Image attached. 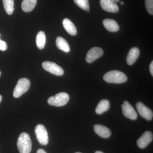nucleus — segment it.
I'll use <instances>...</instances> for the list:
<instances>
[{
	"mask_svg": "<svg viewBox=\"0 0 153 153\" xmlns=\"http://www.w3.org/2000/svg\"><path fill=\"white\" fill-rule=\"evenodd\" d=\"M123 113L124 115L132 120H135L137 118V114L132 106L128 101H125L122 105Z\"/></svg>",
	"mask_w": 153,
	"mask_h": 153,
	"instance_id": "0eeeda50",
	"label": "nucleus"
},
{
	"mask_svg": "<svg viewBox=\"0 0 153 153\" xmlns=\"http://www.w3.org/2000/svg\"><path fill=\"white\" fill-rule=\"evenodd\" d=\"M44 69L57 76H62L64 74L63 68L56 63L50 61H45L42 63Z\"/></svg>",
	"mask_w": 153,
	"mask_h": 153,
	"instance_id": "423d86ee",
	"label": "nucleus"
},
{
	"mask_svg": "<svg viewBox=\"0 0 153 153\" xmlns=\"http://www.w3.org/2000/svg\"><path fill=\"white\" fill-rule=\"evenodd\" d=\"M1 36V35H0ZM7 49V45L5 41H1L0 39V50L4 51Z\"/></svg>",
	"mask_w": 153,
	"mask_h": 153,
	"instance_id": "5701e85b",
	"label": "nucleus"
},
{
	"mask_svg": "<svg viewBox=\"0 0 153 153\" xmlns=\"http://www.w3.org/2000/svg\"><path fill=\"white\" fill-rule=\"evenodd\" d=\"M36 137L41 145L46 146L49 143V137L47 129L43 125L38 124L35 128Z\"/></svg>",
	"mask_w": 153,
	"mask_h": 153,
	"instance_id": "39448f33",
	"label": "nucleus"
},
{
	"mask_svg": "<svg viewBox=\"0 0 153 153\" xmlns=\"http://www.w3.org/2000/svg\"><path fill=\"white\" fill-rule=\"evenodd\" d=\"M80 153V152H76V153Z\"/></svg>",
	"mask_w": 153,
	"mask_h": 153,
	"instance_id": "7c9ffc66",
	"label": "nucleus"
},
{
	"mask_svg": "<svg viewBox=\"0 0 153 153\" xmlns=\"http://www.w3.org/2000/svg\"><path fill=\"white\" fill-rule=\"evenodd\" d=\"M30 82L27 78H21L17 82L13 91V96L18 98L26 93L30 88Z\"/></svg>",
	"mask_w": 153,
	"mask_h": 153,
	"instance_id": "20e7f679",
	"label": "nucleus"
},
{
	"mask_svg": "<svg viewBox=\"0 0 153 153\" xmlns=\"http://www.w3.org/2000/svg\"><path fill=\"white\" fill-rule=\"evenodd\" d=\"M150 71V73L152 74V76H153V62L152 61V63H151L149 67Z\"/></svg>",
	"mask_w": 153,
	"mask_h": 153,
	"instance_id": "b1692460",
	"label": "nucleus"
},
{
	"mask_svg": "<svg viewBox=\"0 0 153 153\" xmlns=\"http://www.w3.org/2000/svg\"><path fill=\"white\" fill-rule=\"evenodd\" d=\"M74 3L80 8L86 11H90L88 0H74Z\"/></svg>",
	"mask_w": 153,
	"mask_h": 153,
	"instance_id": "412c9836",
	"label": "nucleus"
},
{
	"mask_svg": "<svg viewBox=\"0 0 153 153\" xmlns=\"http://www.w3.org/2000/svg\"><path fill=\"white\" fill-rule=\"evenodd\" d=\"M145 4L148 13L153 15V0H145Z\"/></svg>",
	"mask_w": 153,
	"mask_h": 153,
	"instance_id": "4be33fe9",
	"label": "nucleus"
},
{
	"mask_svg": "<svg viewBox=\"0 0 153 153\" xmlns=\"http://www.w3.org/2000/svg\"><path fill=\"white\" fill-rule=\"evenodd\" d=\"M103 24L106 30L109 32H117L119 30V26L117 22L112 19H105L103 21Z\"/></svg>",
	"mask_w": 153,
	"mask_h": 153,
	"instance_id": "2eb2a0df",
	"label": "nucleus"
},
{
	"mask_svg": "<svg viewBox=\"0 0 153 153\" xmlns=\"http://www.w3.org/2000/svg\"><path fill=\"white\" fill-rule=\"evenodd\" d=\"M37 2V0H24L22 4V10L26 13L31 12L36 7Z\"/></svg>",
	"mask_w": 153,
	"mask_h": 153,
	"instance_id": "a211bd4d",
	"label": "nucleus"
},
{
	"mask_svg": "<svg viewBox=\"0 0 153 153\" xmlns=\"http://www.w3.org/2000/svg\"><path fill=\"white\" fill-rule=\"evenodd\" d=\"M103 51L101 48L94 47L91 48L88 52L86 57L87 63H91L103 55Z\"/></svg>",
	"mask_w": 153,
	"mask_h": 153,
	"instance_id": "1a4fd4ad",
	"label": "nucleus"
},
{
	"mask_svg": "<svg viewBox=\"0 0 153 153\" xmlns=\"http://www.w3.org/2000/svg\"><path fill=\"white\" fill-rule=\"evenodd\" d=\"M105 81L109 83H122L127 80V77L121 71L113 70L110 71L103 76Z\"/></svg>",
	"mask_w": 153,
	"mask_h": 153,
	"instance_id": "f03ea898",
	"label": "nucleus"
},
{
	"mask_svg": "<svg viewBox=\"0 0 153 153\" xmlns=\"http://www.w3.org/2000/svg\"><path fill=\"white\" fill-rule=\"evenodd\" d=\"M1 71H0V76H1Z\"/></svg>",
	"mask_w": 153,
	"mask_h": 153,
	"instance_id": "c756f323",
	"label": "nucleus"
},
{
	"mask_svg": "<svg viewBox=\"0 0 153 153\" xmlns=\"http://www.w3.org/2000/svg\"><path fill=\"white\" fill-rule=\"evenodd\" d=\"M140 54L139 49L137 48L134 47L132 48L129 52L127 57L126 60L128 64L130 66L134 64L138 58Z\"/></svg>",
	"mask_w": 153,
	"mask_h": 153,
	"instance_id": "ddd939ff",
	"label": "nucleus"
},
{
	"mask_svg": "<svg viewBox=\"0 0 153 153\" xmlns=\"http://www.w3.org/2000/svg\"><path fill=\"white\" fill-rule=\"evenodd\" d=\"M32 141L27 133L21 134L18 138L17 146L20 153H30L32 150Z\"/></svg>",
	"mask_w": 153,
	"mask_h": 153,
	"instance_id": "f257e3e1",
	"label": "nucleus"
},
{
	"mask_svg": "<svg viewBox=\"0 0 153 153\" xmlns=\"http://www.w3.org/2000/svg\"><path fill=\"white\" fill-rule=\"evenodd\" d=\"M153 139L152 133L149 131L145 132L137 140V145L140 149H145L152 141Z\"/></svg>",
	"mask_w": 153,
	"mask_h": 153,
	"instance_id": "9d476101",
	"label": "nucleus"
},
{
	"mask_svg": "<svg viewBox=\"0 0 153 153\" xmlns=\"http://www.w3.org/2000/svg\"><path fill=\"white\" fill-rule=\"evenodd\" d=\"M110 108L109 102L106 100H102L100 102L95 109L96 113L98 114H101L107 111Z\"/></svg>",
	"mask_w": 153,
	"mask_h": 153,
	"instance_id": "dca6fc26",
	"label": "nucleus"
},
{
	"mask_svg": "<svg viewBox=\"0 0 153 153\" xmlns=\"http://www.w3.org/2000/svg\"><path fill=\"white\" fill-rule=\"evenodd\" d=\"M2 99V97L0 95V103H1V101Z\"/></svg>",
	"mask_w": 153,
	"mask_h": 153,
	"instance_id": "cd10ccee",
	"label": "nucleus"
},
{
	"mask_svg": "<svg viewBox=\"0 0 153 153\" xmlns=\"http://www.w3.org/2000/svg\"><path fill=\"white\" fill-rule=\"evenodd\" d=\"M3 3L6 13L8 15H12L15 10L14 0H3Z\"/></svg>",
	"mask_w": 153,
	"mask_h": 153,
	"instance_id": "aec40b11",
	"label": "nucleus"
},
{
	"mask_svg": "<svg viewBox=\"0 0 153 153\" xmlns=\"http://www.w3.org/2000/svg\"><path fill=\"white\" fill-rule=\"evenodd\" d=\"M69 100V96L68 94L66 92H61L57 94L55 96L49 97L48 102L50 105L60 107L67 104Z\"/></svg>",
	"mask_w": 153,
	"mask_h": 153,
	"instance_id": "7ed1b4c3",
	"label": "nucleus"
},
{
	"mask_svg": "<svg viewBox=\"0 0 153 153\" xmlns=\"http://www.w3.org/2000/svg\"><path fill=\"white\" fill-rule=\"evenodd\" d=\"M63 25L66 32L71 35L75 36L77 33V30L75 25L71 20L68 19H65L63 20Z\"/></svg>",
	"mask_w": 153,
	"mask_h": 153,
	"instance_id": "4468645a",
	"label": "nucleus"
},
{
	"mask_svg": "<svg viewBox=\"0 0 153 153\" xmlns=\"http://www.w3.org/2000/svg\"><path fill=\"white\" fill-rule=\"evenodd\" d=\"M136 107L142 117L149 121L152 119L153 113L152 110L146 106L142 102H138L136 104Z\"/></svg>",
	"mask_w": 153,
	"mask_h": 153,
	"instance_id": "6e6552de",
	"label": "nucleus"
},
{
	"mask_svg": "<svg viewBox=\"0 0 153 153\" xmlns=\"http://www.w3.org/2000/svg\"><path fill=\"white\" fill-rule=\"evenodd\" d=\"M47 153L43 149H39L37 151V153Z\"/></svg>",
	"mask_w": 153,
	"mask_h": 153,
	"instance_id": "393cba45",
	"label": "nucleus"
},
{
	"mask_svg": "<svg viewBox=\"0 0 153 153\" xmlns=\"http://www.w3.org/2000/svg\"><path fill=\"white\" fill-rule=\"evenodd\" d=\"M96 134L103 138H108L111 135V131L106 127L101 125L97 124L94 127Z\"/></svg>",
	"mask_w": 153,
	"mask_h": 153,
	"instance_id": "f8f14e48",
	"label": "nucleus"
},
{
	"mask_svg": "<svg viewBox=\"0 0 153 153\" xmlns=\"http://www.w3.org/2000/svg\"><path fill=\"white\" fill-rule=\"evenodd\" d=\"M56 46L58 49L66 52H70L69 44L65 39L61 37H57L56 41Z\"/></svg>",
	"mask_w": 153,
	"mask_h": 153,
	"instance_id": "f3484780",
	"label": "nucleus"
},
{
	"mask_svg": "<svg viewBox=\"0 0 153 153\" xmlns=\"http://www.w3.org/2000/svg\"><path fill=\"white\" fill-rule=\"evenodd\" d=\"M111 2L114 3V4H116L120 0H110Z\"/></svg>",
	"mask_w": 153,
	"mask_h": 153,
	"instance_id": "a878e982",
	"label": "nucleus"
},
{
	"mask_svg": "<svg viewBox=\"0 0 153 153\" xmlns=\"http://www.w3.org/2000/svg\"><path fill=\"white\" fill-rule=\"evenodd\" d=\"M100 4L104 10L109 13H116L119 7L116 4L111 2L110 0H100Z\"/></svg>",
	"mask_w": 153,
	"mask_h": 153,
	"instance_id": "9b49d317",
	"label": "nucleus"
},
{
	"mask_svg": "<svg viewBox=\"0 0 153 153\" xmlns=\"http://www.w3.org/2000/svg\"><path fill=\"white\" fill-rule=\"evenodd\" d=\"M46 42V37L43 31H40L36 36V43L38 49H42L45 47Z\"/></svg>",
	"mask_w": 153,
	"mask_h": 153,
	"instance_id": "6ab92c4d",
	"label": "nucleus"
},
{
	"mask_svg": "<svg viewBox=\"0 0 153 153\" xmlns=\"http://www.w3.org/2000/svg\"><path fill=\"white\" fill-rule=\"evenodd\" d=\"M120 4H122V5H123L124 4V2H123V1L121 2Z\"/></svg>",
	"mask_w": 153,
	"mask_h": 153,
	"instance_id": "c85d7f7f",
	"label": "nucleus"
},
{
	"mask_svg": "<svg viewBox=\"0 0 153 153\" xmlns=\"http://www.w3.org/2000/svg\"><path fill=\"white\" fill-rule=\"evenodd\" d=\"M95 153H104L102 152H100V151H97V152H95Z\"/></svg>",
	"mask_w": 153,
	"mask_h": 153,
	"instance_id": "bb28decb",
	"label": "nucleus"
}]
</instances>
